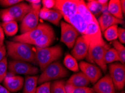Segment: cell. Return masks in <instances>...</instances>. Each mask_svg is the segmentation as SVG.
I'll return each mask as SVG.
<instances>
[{
    "label": "cell",
    "instance_id": "cell-1",
    "mask_svg": "<svg viewBox=\"0 0 125 93\" xmlns=\"http://www.w3.org/2000/svg\"><path fill=\"white\" fill-rule=\"evenodd\" d=\"M6 50L8 55L15 60L36 64L35 52L29 44L15 41H7Z\"/></svg>",
    "mask_w": 125,
    "mask_h": 93
},
{
    "label": "cell",
    "instance_id": "cell-2",
    "mask_svg": "<svg viewBox=\"0 0 125 93\" xmlns=\"http://www.w3.org/2000/svg\"><path fill=\"white\" fill-rule=\"evenodd\" d=\"M35 52L37 63L41 71H43L47 66L61 57L62 49L58 45L43 49L36 47Z\"/></svg>",
    "mask_w": 125,
    "mask_h": 93
},
{
    "label": "cell",
    "instance_id": "cell-3",
    "mask_svg": "<svg viewBox=\"0 0 125 93\" xmlns=\"http://www.w3.org/2000/svg\"><path fill=\"white\" fill-rule=\"evenodd\" d=\"M31 8V6L25 2H20L0 12V17L3 22L15 21H21Z\"/></svg>",
    "mask_w": 125,
    "mask_h": 93
},
{
    "label": "cell",
    "instance_id": "cell-4",
    "mask_svg": "<svg viewBox=\"0 0 125 93\" xmlns=\"http://www.w3.org/2000/svg\"><path fill=\"white\" fill-rule=\"evenodd\" d=\"M67 74V70L62 64L60 62L55 61L45 68L38 77V83L42 84L46 82H50L52 80L65 77Z\"/></svg>",
    "mask_w": 125,
    "mask_h": 93
},
{
    "label": "cell",
    "instance_id": "cell-5",
    "mask_svg": "<svg viewBox=\"0 0 125 93\" xmlns=\"http://www.w3.org/2000/svg\"><path fill=\"white\" fill-rule=\"evenodd\" d=\"M89 45V48L95 46H103L107 44L102 36L97 20L88 25L87 31L84 35L82 36Z\"/></svg>",
    "mask_w": 125,
    "mask_h": 93
},
{
    "label": "cell",
    "instance_id": "cell-6",
    "mask_svg": "<svg viewBox=\"0 0 125 93\" xmlns=\"http://www.w3.org/2000/svg\"><path fill=\"white\" fill-rule=\"evenodd\" d=\"M31 7L30 11L21 21L20 25V32L21 34L34 29L39 25V14L41 8V4L31 5Z\"/></svg>",
    "mask_w": 125,
    "mask_h": 93
},
{
    "label": "cell",
    "instance_id": "cell-7",
    "mask_svg": "<svg viewBox=\"0 0 125 93\" xmlns=\"http://www.w3.org/2000/svg\"><path fill=\"white\" fill-rule=\"evenodd\" d=\"M52 27L46 24H39L37 27L27 33L20 34L13 38V41L20 42L33 45V42L37 39L42 35L45 32L48 31Z\"/></svg>",
    "mask_w": 125,
    "mask_h": 93
},
{
    "label": "cell",
    "instance_id": "cell-8",
    "mask_svg": "<svg viewBox=\"0 0 125 93\" xmlns=\"http://www.w3.org/2000/svg\"><path fill=\"white\" fill-rule=\"evenodd\" d=\"M9 73L14 75H33L39 73L37 67L29 62L12 60L8 64Z\"/></svg>",
    "mask_w": 125,
    "mask_h": 93
},
{
    "label": "cell",
    "instance_id": "cell-9",
    "mask_svg": "<svg viewBox=\"0 0 125 93\" xmlns=\"http://www.w3.org/2000/svg\"><path fill=\"white\" fill-rule=\"evenodd\" d=\"M109 76L113 81L115 89L121 90L125 85V66L121 62L111 64L109 66Z\"/></svg>",
    "mask_w": 125,
    "mask_h": 93
},
{
    "label": "cell",
    "instance_id": "cell-10",
    "mask_svg": "<svg viewBox=\"0 0 125 93\" xmlns=\"http://www.w3.org/2000/svg\"><path fill=\"white\" fill-rule=\"evenodd\" d=\"M109 45L105 44L103 46H95L89 48L88 54L86 58L90 62H94L99 66L100 70L103 71L107 70V64L105 61V54Z\"/></svg>",
    "mask_w": 125,
    "mask_h": 93
},
{
    "label": "cell",
    "instance_id": "cell-11",
    "mask_svg": "<svg viewBox=\"0 0 125 93\" xmlns=\"http://www.w3.org/2000/svg\"><path fill=\"white\" fill-rule=\"evenodd\" d=\"M61 41L65 43L69 48H73L79 33L71 25L65 21L61 22Z\"/></svg>",
    "mask_w": 125,
    "mask_h": 93
},
{
    "label": "cell",
    "instance_id": "cell-12",
    "mask_svg": "<svg viewBox=\"0 0 125 93\" xmlns=\"http://www.w3.org/2000/svg\"><path fill=\"white\" fill-rule=\"evenodd\" d=\"M54 8L64 19L69 18L77 12V0H57Z\"/></svg>",
    "mask_w": 125,
    "mask_h": 93
},
{
    "label": "cell",
    "instance_id": "cell-13",
    "mask_svg": "<svg viewBox=\"0 0 125 93\" xmlns=\"http://www.w3.org/2000/svg\"><path fill=\"white\" fill-rule=\"evenodd\" d=\"M79 66L81 72L87 77L90 83L93 84H95L102 76L101 70L97 66L85 61H81Z\"/></svg>",
    "mask_w": 125,
    "mask_h": 93
},
{
    "label": "cell",
    "instance_id": "cell-14",
    "mask_svg": "<svg viewBox=\"0 0 125 93\" xmlns=\"http://www.w3.org/2000/svg\"><path fill=\"white\" fill-rule=\"evenodd\" d=\"M89 45L82 36L77 37L73 46L71 54L76 60H83L88 55Z\"/></svg>",
    "mask_w": 125,
    "mask_h": 93
},
{
    "label": "cell",
    "instance_id": "cell-15",
    "mask_svg": "<svg viewBox=\"0 0 125 93\" xmlns=\"http://www.w3.org/2000/svg\"><path fill=\"white\" fill-rule=\"evenodd\" d=\"M93 89L96 93H115V86L109 75L98 80L94 85Z\"/></svg>",
    "mask_w": 125,
    "mask_h": 93
},
{
    "label": "cell",
    "instance_id": "cell-16",
    "mask_svg": "<svg viewBox=\"0 0 125 93\" xmlns=\"http://www.w3.org/2000/svg\"><path fill=\"white\" fill-rule=\"evenodd\" d=\"M3 85L10 93H16L23 87L24 80L21 76L13 75L6 76L3 80Z\"/></svg>",
    "mask_w": 125,
    "mask_h": 93
},
{
    "label": "cell",
    "instance_id": "cell-17",
    "mask_svg": "<svg viewBox=\"0 0 125 93\" xmlns=\"http://www.w3.org/2000/svg\"><path fill=\"white\" fill-rule=\"evenodd\" d=\"M67 23L73 26L81 35H84L87 31L88 24L79 12L69 18L64 19Z\"/></svg>",
    "mask_w": 125,
    "mask_h": 93
},
{
    "label": "cell",
    "instance_id": "cell-18",
    "mask_svg": "<svg viewBox=\"0 0 125 93\" xmlns=\"http://www.w3.org/2000/svg\"><path fill=\"white\" fill-rule=\"evenodd\" d=\"M98 22L101 31L104 32L111 26L122 24L124 23V21L123 20H120L110 14H102L98 18Z\"/></svg>",
    "mask_w": 125,
    "mask_h": 93
},
{
    "label": "cell",
    "instance_id": "cell-19",
    "mask_svg": "<svg viewBox=\"0 0 125 93\" xmlns=\"http://www.w3.org/2000/svg\"><path fill=\"white\" fill-rule=\"evenodd\" d=\"M54 39H55V33L52 28L36 40L33 42V45H35L36 47L38 48H46L48 47L53 42Z\"/></svg>",
    "mask_w": 125,
    "mask_h": 93
},
{
    "label": "cell",
    "instance_id": "cell-20",
    "mask_svg": "<svg viewBox=\"0 0 125 93\" xmlns=\"http://www.w3.org/2000/svg\"><path fill=\"white\" fill-rule=\"evenodd\" d=\"M90 81L82 72L73 74L67 81L66 84L73 85L76 88L87 86Z\"/></svg>",
    "mask_w": 125,
    "mask_h": 93
},
{
    "label": "cell",
    "instance_id": "cell-21",
    "mask_svg": "<svg viewBox=\"0 0 125 93\" xmlns=\"http://www.w3.org/2000/svg\"><path fill=\"white\" fill-rule=\"evenodd\" d=\"M77 12L81 15L88 25L96 20L95 17L91 13L84 1L77 0Z\"/></svg>",
    "mask_w": 125,
    "mask_h": 93
},
{
    "label": "cell",
    "instance_id": "cell-22",
    "mask_svg": "<svg viewBox=\"0 0 125 93\" xmlns=\"http://www.w3.org/2000/svg\"><path fill=\"white\" fill-rule=\"evenodd\" d=\"M38 76L28 75L24 82L23 93H35Z\"/></svg>",
    "mask_w": 125,
    "mask_h": 93
},
{
    "label": "cell",
    "instance_id": "cell-23",
    "mask_svg": "<svg viewBox=\"0 0 125 93\" xmlns=\"http://www.w3.org/2000/svg\"><path fill=\"white\" fill-rule=\"evenodd\" d=\"M108 12L111 15L120 20L123 19V14L120 6V1L111 0L108 5Z\"/></svg>",
    "mask_w": 125,
    "mask_h": 93
},
{
    "label": "cell",
    "instance_id": "cell-24",
    "mask_svg": "<svg viewBox=\"0 0 125 93\" xmlns=\"http://www.w3.org/2000/svg\"><path fill=\"white\" fill-rule=\"evenodd\" d=\"M3 33L9 36H12L18 33V25L17 22L15 21H10L3 22L2 24Z\"/></svg>",
    "mask_w": 125,
    "mask_h": 93
},
{
    "label": "cell",
    "instance_id": "cell-25",
    "mask_svg": "<svg viewBox=\"0 0 125 93\" xmlns=\"http://www.w3.org/2000/svg\"><path fill=\"white\" fill-rule=\"evenodd\" d=\"M63 64L66 68L72 71L77 72L79 71V66L77 61L71 55H66L64 58Z\"/></svg>",
    "mask_w": 125,
    "mask_h": 93
},
{
    "label": "cell",
    "instance_id": "cell-26",
    "mask_svg": "<svg viewBox=\"0 0 125 93\" xmlns=\"http://www.w3.org/2000/svg\"><path fill=\"white\" fill-rule=\"evenodd\" d=\"M104 35L107 41L115 40L118 38V26L115 25L108 27L104 31Z\"/></svg>",
    "mask_w": 125,
    "mask_h": 93
},
{
    "label": "cell",
    "instance_id": "cell-27",
    "mask_svg": "<svg viewBox=\"0 0 125 93\" xmlns=\"http://www.w3.org/2000/svg\"><path fill=\"white\" fill-rule=\"evenodd\" d=\"M88 9L93 16H98L102 12L103 6L98 2V1H89L86 4Z\"/></svg>",
    "mask_w": 125,
    "mask_h": 93
},
{
    "label": "cell",
    "instance_id": "cell-28",
    "mask_svg": "<svg viewBox=\"0 0 125 93\" xmlns=\"http://www.w3.org/2000/svg\"><path fill=\"white\" fill-rule=\"evenodd\" d=\"M112 45L113 48L117 51L119 58H120V61L122 64H125V48L124 45L120 42V41L115 40L113 41Z\"/></svg>",
    "mask_w": 125,
    "mask_h": 93
},
{
    "label": "cell",
    "instance_id": "cell-29",
    "mask_svg": "<svg viewBox=\"0 0 125 93\" xmlns=\"http://www.w3.org/2000/svg\"><path fill=\"white\" fill-rule=\"evenodd\" d=\"M118 61H120V58L115 49L109 48L108 49L105 54V61L106 64H111Z\"/></svg>",
    "mask_w": 125,
    "mask_h": 93
},
{
    "label": "cell",
    "instance_id": "cell-30",
    "mask_svg": "<svg viewBox=\"0 0 125 93\" xmlns=\"http://www.w3.org/2000/svg\"><path fill=\"white\" fill-rule=\"evenodd\" d=\"M62 18V16L59 11L55 9H50V15L46 21L57 26Z\"/></svg>",
    "mask_w": 125,
    "mask_h": 93
},
{
    "label": "cell",
    "instance_id": "cell-31",
    "mask_svg": "<svg viewBox=\"0 0 125 93\" xmlns=\"http://www.w3.org/2000/svg\"><path fill=\"white\" fill-rule=\"evenodd\" d=\"M65 83L63 80H57L51 86V93H66Z\"/></svg>",
    "mask_w": 125,
    "mask_h": 93
},
{
    "label": "cell",
    "instance_id": "cell-32",
    "mask_svg": "<svg viewBox=\"0 0 125 93\" xmlns=\"http://www.w3.org/2000/svg\"><path fill=\"white\" fill-rule=\"evenodd\" d=\"M8 69L7 59L5 57L0 61V83L2 82L7 76V71Z\"/></svg>",
    "mask_w": 125,
    "mask_h": 93
},
{
    "label": "cell",
    "instance_id": "cell-33",
    "mask_svg": "<svg viewBox=\"0 0 125 93\" xmlns=\"http://www.w3.org/2000/svg\"><path fill=\"white\" fill-rule=\"evenodd\" d=\"M51 86L50 82L43 83L37 88L35 93H51Z\"/></svg>",
    "mask_w": 125,
    "mask_h": 93
},
{
    "label": "cell",
    "instance_id": "cell-34",
    "mask_svg": "<svg viewBox=\"0 0 125 93\" xmlns=\"http://www.w3.org/2000/svg\"><path fill=\"white\" fill-rule=\"evenodd\" d=\"M22 2V0H0V5L9 8Z\"/></svg>",
    "mask_w": 125,
    "mask_h": 93
},
{
    "label": "cell",
    "instance_id": "cell-35",
    "mask_svg": "<svg viewBox=\"0 0 125 93\" xmlns=\"http://www.w3.org/2000/svg\"><path fill=\"white\" fill-rule=\"evenodd\" d=\"M94 92L93 88H90L89 87H79L76 88L74 87L72 93H93Z\"/></svg>",
    "mask_w": 125,
    "mask_h": 93
},
{
    "label": "cell",
    "instance_id": "cell-36",
    "mask_svg": "<svg viewBox=\"0 0 125 93\" xmlns=\"http://www.w3.org/2000/svg\"><path fill=\"white\" fill-rule=\"evenodd\" d=\"M50 9H47L44 8V7H42V8H41L40 11H39V17L41 19H42V20L46 21L49 16V15H50Z\"/></svg>",
    "mask_w": 125,
    "mask_h": 93
},
{
    "label": "cell",
    "instance_id": "cell-37",
    "mask_svg": "<svg viewBox=\"0 0 125 93\" xmlns=\"http://www.w3.org/2000/svg\"><path fill=\"white\" fill-rule=\"evenodd\" d=\"M43 7L47 9H52L55 6L56 1L54 0H43L41 1Z\"/></svg>",
    "mask_w": 125,
    "mask_h": 93
},
{
    "label": "cell",
    "instance_id": "cell-38",
    "mask_svg": "<svg viewBox=\"0 0 125 93\" xmlns=\"http://www.w3.org/2000/svg\"><path fill=\"white\" fill-rule=\"evenodd\" d=\"M118 38L121 43L125 42V30L124 28H118Z\"/></svg>",
    "mask_w": 125,
    "mask_h": 93
},
{
    "label": "cell",
    "instance_id": "cell-39",
    "mask_svg": "<svg viewBox=\"0 0 125 93\" xmlns=\"http://www.w3.org/2000/svg\"><path fill=\"white\" fill-rule=\"evenodd\" d=\"M4 33H3L2 28L1 25H0V47L4 46Z\"/></svg>",
    "mask_w": 125,
    "mask_h": 93
},
{
    "label": "cell",
    "instance_id": "cell-40",
    "mask_svg": "<svg viewBox=\"0 0 125 93\" xmlns=\"http://www.w3.org/2000/svg\"><path fill=\"white\" fill-rule=\"evenodd\" d=\"M6 48L5 45L2 47H0V61L6 57Z\"/></svg>",
    "mask_w": 125,
    "mask_h": 93
},
{
    "label": "cell",
    "instance_id": "cell-41",
    "mask_svg": "<svg viewBox=\"0 0 125 93\" xmlns=\"http://www.w3.org/2000/svg\"><path fill=\"white\" fill-rule=\"evenodd\" d=\"M26 2L30 3V5H37L41 4V1L40 0H28Z\"/></svg>",
    "mask_w": 125,
    "mask_h": 93
},
{
    "label": "cell",
    "instance_id": "cell-42",
    "mask_svg": "<svg viewBox=\"0 0 125 93\" xmlns=\"http://www.w3.org/2000/svg\"><path fill=\"white\" fill-rule=\"evenodd\" d=\"M120 6L121 10H122V14H125V1L124 0H121L120 1Z\"/></svg>",
    "mask_w": 125,
    "mask_h": 93
},
{
    "label": "cell",
    "instance_id": "cell-43",
    "mask_svg": "<svg viewBox=\"0 0 125 93\" xmlns=\"http://www.w3.org/2000/svg\"><path fill=\"white\" fill-rule=\"evenodd\" d=\"M98 1L103 7L108 6L109 2L108 1H107V0H98Z\"/></svg>",
    "mask_w": 125,
    "mask_h": 93
},
{
    "label": "cell",
    "instance_id": "cell-44",
    "mask_svg": "<svg viewBox=\"0 0 125 93\" xmlns=\"http://www.w3.org/2000/svg\"><path fill=\"white\" fill-rule=\"evenodd\" d=\"M0 93H11L5 87L0 85Z\"/></svg>",
    "mask_w": 125,
    "mask_h": 93
},
{
    "label": "cell",
    "instance_id": "cell-45",
    "mask_svg": "<svg viewBox=\"0 0 125 93\" xmlns=\"http://www.w3.org/2000/svg\"><path fill=\"white\" fill-rule=\"evenodd\" d=\"M124 93V92H121V93Z\"/></svg>",
    "mask_w": 125,
    "mask_h": 93
},
{
    "label": "cell",
    "instance_id": "cell-46",
    "mask_svg": "<svg viewBox=\"0 0 125 93\" xmlns=\"http://www.w3.org/2000/svg\"><path fill=\"white\" fill-rule=\"evenodd\" d=\"M93 93H95V92H94Z\"/></svg>",
    "mask_w": 125,
    "mask_h": 93
}]
</instances>
